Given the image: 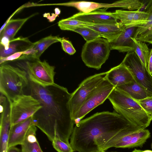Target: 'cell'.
Masks as SVG:
<instances>
[{
	"mask_svg": "<svg viewBox=\"0 0 152 152\" xmlns=\"http://www.w3.org/2000/svg\"><path fill=\"white\" fill-rule=\"evenodd\" d=\"M23 54V52H19L4 57H0V65L9 61L18 60Z\"/></svg>",
	"mask_w": 152,
	"mask_h": 152,
	"instance_id": "obj_32",
	"label": "cell"
},
{
	"mask_svg": "<svg viewBox=\"0 0 152 152\" xmlns=\"http://www.w3.org/2000/svg\"><path fill=\"white\" fill-rule=\"evenodd\" d=\"M23 8V6L20 7L18 9L16 10L14 12H13L9 18L4 23L3 25L1 27V28L0 30V33H1L2 30L3 29L4 27L5 26L8 21L10 20L11 18L15 15V14L17 12L19 11L20 10H21L22 8Z\"/></svg>",
	"mask_w": 152,
	"mask_h": 152,
	"instance_id": "obj_36",
	"label": "cell"
},
{
	"mask_svg": "<svg viewBox=\"0 0 152 152\" xmlns=\"http://www.w3.org/2000/svg\"><path fill=\"white\" fill-rule=\"evenodd\" d=\"M35 15L36 13L33 14L24 18L10 19L0 33V39L3 37H6L10 41L14 39L16 34L24 23Z\"/></svg>",
	"mask_w": 152,
	"mask_h": 152,
	"instance_id": "obj_24",
	"label": "cell"
},
{
	"mask_svg": "<svg viewBox=\"0 0 152 152\" xmlns=\"http://www.w3.org/2000/svg\"><path fill=\"white\" fill-rule=\"evenodd\" d=\"M99 34L101 37L107 40L110 43L114 41L124 30V26L118 22L116 23H104L83 25Z\"/></svg>",
	"mask_w": 152,
	"mask_h": 152,
	"instance_id": "obj_18",
	"label": "cell"
},
{
	"mask_svg": "<svg viewBox=\"0 0 152 152\" xmlns=\"http://www.w3.org/2000/svg\"><path fill=\"white\" fill-rule=\"evenodd\" d=\"M132 152H152V151L150 150L142 151L135 149Z\"/></svg>",
	"mask_w": 152,
	"mask_h": 152,
	"instance_id": "obj_38",
	"label": "cell"
},
{
	"mask_svg": "<svg viewBox=\"0 0 152 152\" xmlns=\"http://www.w3.org/2000/svg\"><path fill=\"white\" fill-rule=\"evenodd\" d=\"M10 39L6 37H3L0 39V45L2 46L5 50H7L9 48Z\"/></svg>",
	"mask_w": 152,
	"mask_h": 152,
	"instance_id": "obj_33",
	"label": "cell"
},
{
	"mask_svg": "<svg viewBox=\"0 0 152 152\" xmlns=\"http://www.w3.org/2000/svg\"><path fill=\"white\" fill-rule=\"evenodd\" d=\"M106 74V72H104L96 74L87 78L71 94L69 106L72 119L91 92L105 78Z\"/></svg>",
	"mask_w": 152,
	"mask_h": 152,
	"instance_id": "obj_10",
	"label": "cell"
},
{
	"mask_svg": "<svg viewBox=\"0 0 152 152\" xmlns=\"http://www.w3.org/2000/svg\"><path fill=\"white\" fill-rule=\"evenodd\" d=\"M26 88L28 94L42 106L32 116L34 125L50 141L57 138L69 143L75 123L69 106L71 94L66 88L55 83L44 87L29 80Z\"/></svg>",
	"mask_w": 152,
	"mask_h": 152,
	"instance_id": "obj_1",
	"label": "cell"
},
{
	"mask_svg": "<svg viewBox=\"0 0 152 152\" xmlns=\"http://www.w3.org/2000/svg\"><path fill=\"white\" fill-rule=\"evenodd\" d=\"M61 37L50 35L33 43V47L37 53L35 56V61L39 60V58L43 52L51 45L60 42Z\"/></svg>",
	"mask_w": 152,
	"mask_h": 152,
	"instance_id": "obj_25",
	"label": "cell"
},
{
	"mask_svg": "<svg viewBox=\"0 0 152 152\" xmlns=\"http://www.w3.org/2000/svg\"><path fill=\"white\" fill-rule=\"evenodd\" d=\"M146 12L148 14L147 22L137 27L134 38L152 44V0H150Z\"/></svg>",
	"mask_w": 152,
	"mask_h": 152,
	"instance_id": "obj_20",
	"label": "cell"
},
{
	"mask_svg": "<svg viewBox=\"0 0 152 152\" xmlns=\"http://www.w3.org/2000/svg\"><path fill=\"white\" fill-rule=\"evenodd\" d=\"M112 14L119 22L126 27H137L146 23L148 15L146 12L122 10H117Z\"/></svg>",
	"mask_w": 152,
	"mask_h": 152,
	"instance_id": "obj_12",
	"label": "cell"
},
{
	"mask_svg": "<svg viewBox=\"0 0 152 152\" xmlns=\"http://www.w3.org/2000/svg\"><path fill=\"white\" fill-rule=\"evenodd\" d=\"M58 16V15L54 13H53L51 16H50L49 13H45L43 15L44 17H46L50 22H53L54 21Z\"/></svg>",
	"mask_w": 152,
	"mask_h": 152,
	"instance_id": "obj_35",
	"label": "cell"
},
{
	"mask_svg": "<svg viewBox=\"0 0 152 152\" xmlns=\"http://www.w3.org/2000/svg\"><path fill=\"white\" fill-rule=\"evenodd\" d=\"M134 43V52L147 69L150 51L145 42L132 38Z\"/></svg>",
	"mask_w": 152,
	"mask_h": 152,
	"instance_id": "obj_26",
	"label": "cell"
},
{
	"mask_svg": "<svg viewBox=\"0 0 152 152\" xmlns=\"http://www.w3.org/2000/svg\"><path fill=\"white\" fill-rule=\"evenodd\" d=\"M70 17L85 23L88 25L116 23L118 22L113 15L112 12L104 10H95L88 13L80 12Z\"/></svg>",
	"mask_w": 152,
	"mask_h": 152,
	"instance_id": "obj_13",
	"label": "cell"
},
{
	"mask_svg": "<svg viewBox=\"0 0 152 152\" xmlns=\"http://www.w3.org/2000/svg\"><path fill=\"white\" fill-rule=\"evenodd\" d=\"M124 92L134 99L138 101L152 96L142 86L135 80L132 83L115 87Z\"/></svg>",
	"mask_w": 152,
	"mask_h": 152,
	"instance_id": "obj_22",
	"label": "cell"
},
{
	"mask_svg": "<svg viewBox=\"0 0 152 152\" xmlns=\"http://www.w3.org/2000/svg\"><path fill=\"white\" fill-rule=\"evenodd\" d=\"M137 27H126L114 41L110 43L111 50H115L120 52L134 51V43L132 38L134 37Z\"/></svg>",
	"mask_w": 152,
	"mask_h": 152,
	"instance_id": "obj_14",
	"label": "cell"
},
{
	"mask_svg": "<svg viewBox=\"0 0 152 152\" xmlns=\"http://www.w3.org/2000/svg\"><path fill=\"white\" fill-rule=\"evenodd\" d=\"M33 44L27 37H19L10 40L8 50L0 45V57H4L19 52H23L31 48Z\"/></svg>",
	"mask_w": 152,
	"mask_h": 152,
	"instance_id": "obj_21",
	"label": "cell"
},
{
	"mask_svg": "<svg viewBox=\"0 0 152 152\" xmlns=\"http://www.w3.org/2000/svg\"><path fill=\"white\" fill-rule=\"evenodd\" d=\"M108 99L116 112L132 125L145 129L150 124L152 118L137 100L124 92L115 87Z\"/></svg>",
	"mask_w": 152,
	"mask_h": 152,
	"instance_id": "obj_3",
	"label": "cell"
},
{
	"mask_svg": "<svg viewBox=\"0 0 152 152\" xmlns=\"http://www.w3.org/2000/svg\"><path fill=\"white\" fill-rule=\"evenodd\" d=\"M60 42L62 49L65 52L70 55H72L76 52L71 41L63 37L61 38Z\"/></svg>",
	"mask_w": 152,
	"mask_h": 152,
	"instance_id": "obj_31",
	"label": "cell"
},
{
	"mask_svg": "<svg viewBox=\"0 0 152 152\" xmlns=\"http://www.w3.org/2000/svg\"><path fill=\"white\" fill-rule=\"evenodd\" d=\"M147 70L149 73L151 75H152V49H151L150 51Z\"/></svg>",
	"mask_w": 152,
	"mask_h": 152,
	"instance_id": "obj_34",
	"label": "cell"
},
{
	"mask_svg": "<svg viewBox=\"0 0 152 152\" xmlns=\"http://www.w3.org/2000/svg\"><path fill=\"white\" fill-rule=\"evenodd\" d=\"M36 127L32 126L28 129L21 145V152H43L36 137Z\"/></svg>",
	"mask_w": 152,
	"mask_h": 152,
	"instance_id": "obj_23",
	"label": "cell"
},
{
	"mask_svg": "<svg viewBox=\"0 0 152 152\" xmlns=\"http://www.w3.org/2000/svg\"><path fill=\"white\" fill-rule=\"evenodd\" d=\"M58 26L61 30L67 27L80 26L88 25L85 23L72 19L70 17L60 20L58 23Z\"/></svg>",
	"mask_w": 152,
	"mask_h": 152,
	"instance_id": "obj_29",
	"label": "cell"
},
{
	"mask_svg": "<svg viewBox=\"0 0 152 152\" xmlns=\"http://www.w3.org/2000/svg\"><path fill=\"white\" fill-rule=\"evenodd\" d=\"M91 152H106L105 151H94Z\"/></svg>",
	"mask_w": 152,
	"mask_h": 152,
	"instance_id": "obj_40",
	"label": "cell"
},
{
	"mask_svg": "<svg viewBox=\"0 0 152 152\" xmlns=\"http://www.w3.org/2000/svg\"><path fill=\"white\" fill-rule=\"evenodd\" d=\"M29 79L26 72L19 67L2 64L0 66V92L9 102L24 94Z\"/></svg>",
	"mask_w": 152,
	"mask_h": 152,
	"instance_id": "obj_4",
	"label": "cell"
},
{
	"mask_svg": "<svg viewBox=\"0 0 152 152\" xmlns=\"http://www.w3.org/2000/svg\"><path fill=\"white\" fill-rule=\"evenodd\" d=\"M150 136V133L148 129L137 128L130 124L109 140L101 151H105L112 147L126 148L142 147Z\"/></svg>",
	"mask_w": 152,
	"mask_h": 152,
	"instance_id": "obj_5",
	"label": "cell"
},
{
	"mask_svg": "<svg viewBox=\"0 0 152 152\" xmlns=\"http://www.w3.org/2000/svg\"><path fill=\"white\" fill-rule=\"evenodd\" d=\"M58 5L74 7L83 13H88L102 8L107 9L111 7H123L122 0L117 1L112 4L85 1H72L59 3Z\"/></svg>",
	"mask_w": 152,
	"mask_h": 152,
	"instance_id": "obj_19",
	"label": "cell"
},
{
	"mask_svg": "<svg viewBox=\"0 0 152 152\" xmlns=\"http://www.w3.org/2000/svg\"><path fill=\"white\" fill-rule=\"evenodd\" d=\"M9 103L11 126L32 116L42 107L37 100L29 94L18 96Z\"/></svg>",
	"mask_w": 152,
	"mask_h": 152,
	"instance_id": "obj_8",
	"label": "cell"
},
{
	"mask_svg": "<svg viewBox=\"0 0 152 152\" xmlns=\"http://www.w3.org/2000/svg\"><path fill=\"white\" fill-rule=\"evenodd\" d=\"M110 50L109 42L100 37L85 43L82 48L81 58L86 66L98 70L108 59Z\"/></svg>",
	"mask_w": 152,
	"mask_h": 152,
	"instance_id": "obj_6",
	"label": "cell"
},
{
	"mask_svg": "<svg viewBox=\"0 0 152 152\" xmlns=\"http://www.w3.org/2000/svg\"><path fill=\"white\" fill-rule=\"evenodd\" d=\"M124 8H125V0H124Z\"/></svg>",
	"mask_w": 152,
	"mask_h": 152,
	"instance_id": "obj_42",
	"label": "cell"
},
{
	"mask_svg": "<svg viewBox=\"0 0 152 152\" xmlns=\"http://www.w3.org/2000/svg\"><path fill=\"white\" fill-rule=\"evenodd\" d=\"M62 30L77 33L83 37L86 42L101 37L99 34L94 30L82 26L67 27L63 28Z\"/></svg>",
	"mask_w": 152,
	"mask_h": 152,
	"instance_id": "obj_27",
	"label": "cell"
},
{
	"mask_svg": "<svg viewBox=\"0 0 152 152\" xmlns=\"http://www.w3.org/2000/svg\"></svg>",
	"mask_w": 152,
	"mask_h": 152,
	"instance_id": "obj_41",
	"label": "cell"
},
{
	"mask_svg": "<svg viewBox=\"0 0 152 152\" xmlns=\"http://www.w3.org/2000/svg\"><path fill=\"white\" fill-rule=\"evenodd\" d=\"M52 145L58 152H74V150L70 143H68L58 139L52 141Z\"/></svg>",
	"mask_w": 152,
	"mask_h": 152,
	"instance_id": "obj_28",
	"label": "cell"
},
{
	"mask_svg": "<svg viewBox=\"0 0 152 152\" xmlns=\"http://www.w3.org/2000/svg\"><path fill=\"white\" fill-rule=\"evenodd\" d=\"M115 87L105 77L91 92L76 112L72 119L75 122L78 120L80 121L88 113L102 104Z\"/></svg>",
	"mask_w": 152,
	"mask_h": 152,
	"instance_id": "obj_9",
	"label": "cell"
},
{
	"mask_svg": "<svg viewBox=\"0 0 152 152\" xmlns=\"http://www.w3.org/2000/svg\"><path fill=\"white\" fill-rule=\"evenodd\" d=\"M1 106L3 107L0 113V152H7L9 134L11 126L10 104L8 101Z\"/></svg>",
	"mask_w": 152,
	"mask_h": 152,
	"instance_id": "obj_17",
	"label": "cell"
},
{
	"mask_svg": "<svg viewBox=\"0 0 152 152\" xmlns=\"http://www.w3.org/2000/svg\"><path fill=\"white\" fill-rule=\"evenodd\" d=\"M105 78L115 87L135 81L130 72L122 62L107 72Z\"/></svg>",
	"mask_w": 152,
	"mask_h": 152,
	"instance_id": "obj_15",
	"label": "cell"
},
{
	"mask_svg": "<svg viewBox=\"0 0 152 152\" xmlns=\"http://www.w3.org/2000/svg\"><path fill=\"white\" fill-rule=\"evenodd\" d=\"M137 101L144 110L152 118V96Z\"/></svg>",
	"mask_w": 152,
	"mask_h": 152,
	"instance_id": "obj_30",
	"label": "cell"
},
{
	"mask_svg": "<svg viewBox=\"0 0 152 152\" xmlns=\"http://www.w3.org/2000/svg\"><path fill=\"white\" fill-rule=\"evenodd\" d=\"M122 62L130 72L135 81L152 95V75L135 52L127 53Z\"/></svg>",
	"mask_w": 152,
	"mask_h": 152,
	"instance_id": "obj_11",
	"label": "cell"
},
{
	"mask_svg": "<svg viewBox=\"0 0 152 152\" xmlns=\"http://www.w3.org/2000/svg\"><path fill=\"white\" fill-rule=\"evenodd\" d=\"M7 152H21V150L14 146L8 148Z\"/></svg>",
	"mask_w": 152,
	"mask_h": 152,
	"instance_id": "obj_37",
	"label": "cell"
},
{
	"mask_svg": "<svg viewBox=\"0 0 152 152\" xmlns=\"http://www.w3.org/2000/svg\"><path fill=\"white\" fill-rule=\"evenodd\" d=\"M55 14L58 15L61 13L60 10L58 8H56L54 10Z\"/></svg>",
	"mask_w": 152,
	"mask_h": 152,
	"instance_id": "obj_39",
	"label": "cell"
},
{
	"mask_svg": "<svg viewBox=\"0 0 152 152\" xmlns=\"http://www.w3.org/2000/svg\"><path fill=\"white\" fill-rule=\"evenodd\" d=\"M130 124L116 112L97 113L76 124L69 143L75 151H101L109 140Z\"/></svg>",
	"mask_w": 152,
	"mask_h": 152,
	"instance_id": "obj_2",
	"label": "cell"
},
{
	"mask_svg": "<svg viewBox=\"0 0 152 152\" xmlns=\"http://www.w3.org/2000/svg\"><path fill=\"white\" fill-rule=\"evenodd\" d=\"M32 116L11 126L8 142V148L18 145H21L28 129L31 126L34 125Z\"/></svg>",
	"mask_w": 152,
	"mask_h": 152,
	"instance_id": "obj_16",
	"label": "cell"
},
{
	"mask_svg": "<svg viewBox=\"0 0 152 152\" xmlns=\"http://www.w3.org/2000/svg\"><path fill=\"white\" fill-rule=\"evenodd\" d=\"M17 65L26 72L29 80L35 83L44 87L55 83V67L45 60L18 62Z\"/></svg>",
	"mask_w": 152,
	"mask_h": 152,
	"instance_id": "obj_7",
	"label": "cell"
}]
</instances>
